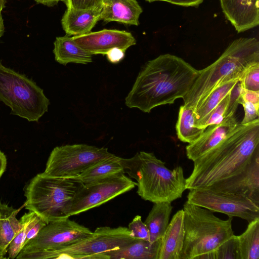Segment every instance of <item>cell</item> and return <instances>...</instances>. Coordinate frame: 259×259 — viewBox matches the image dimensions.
Wrapping results in <instances>:
<instances>
[{
	"label": "cell",
	"mask_w": 259,
	"mask_h": 259,
	"mask_svg": "<svg viewBox=\"0 0 259 259\" xmlns=\"http://www.w3.org/2000/svg\"><path fill=\"white\" fill-rule=\"evenodd\" d=\"M198 73L199 70L179 57L160 55L143 67L125 104L145 113L159 106L174 104L186 96Z\"/></svg>",
	"instance_id": "obj_1"
},
{
	"label": "cell",
	"mask_w": 259,
	"mask_h": 259,
	"mask_svg": "<svg viewBox=\"0 0 259 259\" xmlns=\"http://www.w3.org/2000/svg\"><path fill=\"white\" fill-rule=\"evenodd\" d=\"M259 156V119L238 123L225 139L193 161L186 189H203L241 170Z\"/></svg>",
	"instance_id": "obj_2"
},
{
	"label": "cell",
	"mask_w": 259,
	"mask_h": 259,
	"mask_svg": "<svg viewBox=\"0 0 259 259\" xmlns=\"http://www.w3.org/2000/svg\"><path fill=\"white\" fill-rule=\"evenodd\" d=\"M259 63V42L255 37H240L231 42L214 62L199 70L197 77L183 99L194 112L216 88L232 80L240 79L251 65Z\"/></svg>",
	"instance_id": "obj_3"
},
{
	"label": "cell",
	"mask_w": 259,
	"mask_h": 259,
	"mask_svg": "<svg viewBox=\"0 0 259 259\" xmlns=\"http://www.w3.org/2000/svg\"><path fill=\"white\" fill-rule=\"evenodd\" d=\"M124 173L137 181V193L153 203L180 198L186 189V179L181 166L172 169L152 152L140 151L130 158H120Z\"/></svg>",
	"instance_id": "obj_4"
},
{
	"label": "cell",
	"mask_w": 259,
	"mask_h": 259,
	"mask_svg": "<svg viewBox=\"0 0 259 259\" xmlns=\"http://www.w3.org/2000/svg\"><path fill=\"white\" fill-rule=\"evenodd\" d=\"M183 210L185 236L180 259H199L234 235L231 217L221 220L210 210L187 201Z\"/></svg>",
	"instance_id": "obj_5"
},
{
	"label": "cell",
	"mask_w": 259,
	"mask_h": 259,
	"mask_svg": "<svg viewBox=\"0 0 259 259\" xmlns=\"http://www.w3.org/2000/svg\"><path fill=\"white\" fill-rule=\"evenodd\" d=\"M82 184L72 179L38 174L25 189L24 206L47 224L69 218L73 198Z\"/></svg>",
	"instance_id": "obj_6"
},
{
	"label": "cell",
	"mask_w": 259,
	"mask_h": 259,
	"mask_svg": "<svg viewBox=\"0 0 259 259\" xmlns=\"http://www.w3.org/2000/svg\"><path fill=\"white\" fill-rule=\"evenodd\" d=\"M0 101L11 109L12 114L29 121H38L50 104L42 89L35 82L1 62Z\"/></svg>",
	"instance_id": "obj_7"
},
{
	"label": "cell",
	"mask_w": 259,
	"mask_h": 259,
	"mask_svg": "<svg viewBox=\"0 0 259 259\" xmlns=\"http://www.w3.org/2000/svg\"><path fill=\"white\" fill-rule=\"evenodd\" d=\"M135 239L127 227H98L88 238L57 250L33 254L28 259H108L106 253L118 249Z\"/></svg>",
	"instance_id": "obj_8"
},
{
	"label": "cell",
	"mask_w": 259,
	"mask_h": 259,
	"mask_svg": "<svg viewBox=\"0 0 259 259\" xmlns=\"http://www.w3.org/2000/svg\"><path fill=\"white\" fill-rule=\"evenodd\" d=\"M114 155L107 148L87 144L57 146L51 152L42 174L52 177L71 179Z\"/></svg>",
	"instance_id": "obj_9"
},
{
	"label": "cell",
	"mask_w": 259,
	"mask_h": 259,
	"mask_svg": "<svg viewBox=\"0 0 259 259\" xmlns=\"http://www.w3.org/2000/svg\"><path fill=\"white\" fill-rule=\"evenodd\" d=\"M93 234L89 228L69 218L48 223L22 248L16 258L28 259L31 255L63 248Z\"/></svg>",
	"instance_id": "obj_10"
},
{
	"label": "cell",
	"mask_w": 259,
	"mask_h": 259,
	"mask_svg": "<svg viewBox=\"0 0 259 259\" xmlns=\"http://www.w3.org/2000/svg\"><path fill=\"white\" fill-rule=\"evenodd\" d=\"M137 186L124 174L87 184H82L76 192L69 216L76 215L97 207Z\"/></svg>",
	"instance_id": "obj_11"
},
{
	"label": "cell",
	"mask_w": 259,
	"mask_h": 259,
	"mask_svg": "<svg viewBox=\"0 0 259 259\" xmlns=\"http://www.w3.org/2000/svg\"><path fill=\"white\" fill-rule=\"evenodd\" d=\"M189 190L187 200L188 202L213 212L239 217L248 223L259 218V205L246 197L206 189Z\"/></svg>",
	"instance_id": "obj_12"
},
{
	"label": "cell",
	"mask_w": 259,
	"mask_h": 259,
	"mask_svg": "<svg viewBox=\"0 0 259 259\" xmlns=\"http://www.w3.org/2000/svg\"><path fill=\"white\" fill-rule=\"evenodd\" d=\"M202 189L244 197L259 205V156L238 172Z\"/></svg>",
	"instance_id": "obj_13"
},
{
	"label": "cell",
	"mask_w": 259,
	"mask_h": 259,
	"mask_svg": "<svg viewBox=\"0 0 259 259\" xmlns=\"http://www.w3.org/2000/svg\"><path fill=\"white\" fill-rule=\"evenodd\" d=\"M74 42L92 55H106L114 48L124 51L136 44L132 34L124 30L107 29L72 36Z\"/></svg>",
	"instance_id": "obj_14"
},
{
	"label": "cell",
	"mask_w": 259,
	"mask_h": 259,
	"mask_svg": "<svg viewBox=\"0 0 259 259\" xmlns=\"http://www.w3.org/2000/svg\"><path fill=\"white\" fill-rule=\"evenodd\" d=\"M235 114L225 117L219 123L206 127L201 136L186 147L188 158L194 161L225 139L238 124Z\"/></svg>",
	"instance_id": "obj_15"
},
{
	"label": "cell",
	"mask_w": 259,
	"mask_h": 259,
	"mask_svg": "<svg viewBox=\"0 0 259 259\" xmlns=\"http://www.w3.org/2000/svg\"><path fill=\"white\" fill-rule=\"evenodd\" d=\"M220 1L226 18L238 33L258 25V0Z\"/></svg>",
	"instance_id": "obj_16"
},
{
	"label": "cell",
	"mask_w": 259,
	"mask_h": 259,
	"mask_svg": "<svg viewBox=\"0 0 259 259\" xmlns=\"http://www.w3.org/2000/svg\"><path fill=\"white\" fill-rule=\"evenodd\" d=\"M184 236L183 209L172 216L161 238L158 259H180Z\"/></svg>",
	"instance_id": "obj_17"
},
{
	"label": "cell",
	"mask_w": 259,
	"mask_h": 259,
	"mask_svg": "<svg viewBox=\"0 0 259 259\" xmlns=\"http://www.w3.org/2000/svg\"><path fill=\"white\" fill-rule=\"evenodd\" d=\"M142 12L137 0H104L100 20L138 26Z\"/></svg>",
	"instance_id": "obj_18"
},
{
	"label": "cell",
	"mask_w": 259,
	"mask_h": 259,
	"mask_svg": "<svg viewBox=\"0 0 259 259\" xmlns=\"http://www.w3.org/2000/svg\"><path fill=\"white\" fill-rule=\"evenodd\" d=\"M102 10L67 9L61 19L62 28L66 34L69 36L89 33L97 22L100 20Z\"/></svg>",
	"instance_id": "obj_19"
},
{
	"label": "cell",
	"mask_w": 259,
	"mask_h": 259,
	"mask_svg": "<svg viewBox=\"0 0 259 259\" xmlns=\"http://www.w3.org/2000/svg\"><path fill=\"white\" fill-rule=\"evenodd\" d=\"M53 53L55 60L66 65L70 63L87 64L93 61V55L76 45L72 37L66 35L56 38Z\"/></svg>",
	"instance_id": "obj_20"
},
{
	"label": "cell",
	"mask_w": 259,
	"mask_h": 259,
	"mask_svg": "<svg viewBox=\"0 0 259 259\" xmlns=\"http://www.w3.org/2000/svg\"><path fill=\"white\" fill-rule=\"evenodd\" d=\"M161 239L151 243L136 239L120 248L105 253L108 259H158Z\"/></svg>",
	"instance_id": "obj_21"
},
{
	"label": "cell",
	"mask_w": 259,
	"mask_h": 259,
	"mask_svg": "<svg viewBox=\"0 0 259 259\" xmlns=\"http://www.w3.org/2000/svg\"><path fill=\"white\" fill-rule=\"evenodd\" d=\"M20 209L0 202V258H4L11 242L21 228L16 217Z\"/></svg>",
	"instance_id": "obj_22"
},
{
	"label": "cell",
	"mask_w": 259,
	"mask_h": 259,
	"mask_svg": "<svg viewBox=\"0 0 259 259\" xmlns=\"http://www.w3.org/2000/svg\"><path fill=\"white\" fill-rule=\"evenodd\" d=\"M120 158L114 155L93 165L80 175L71 179L82 184H87L125 174Z\"/></svg>",
	"instance_id": "obj_23"
},
{
	"label": "cell",
	"mask_w": 259,
	"mask_h": 259,
	"mask_svg": "<svg viewBox=\"0 0 259 259\" xmlns=\"http://www.w3.org/2000/svg\"><path fill=\"white\" fill-rule=\"evenodd\" d=\"M172 209L171 202L154 203L144 223L148 228L150 242L153 243L162 237L169 223Z\"/></svg>",
	"instance_id": "obj_24"
},
{
	"label": "cell",
	"mask_w": 259,
	"mask_h": 259,
	"mask_svg": "<svg viewBox=\"0 0 259 259\" xmlns=\"http://www.w3.org/2000/svg\"><path fill=\"white\" fill-rule=\"evenodd\" d=\"M239 80V79H234L221 85L206 98L195 111L196 126L204 128V125L211 113L229 94Z\"/></svg>",
	"instance_id": "obj_25"
},
{
	"label": "cell",
	"mask_w": 259,
	"mask_h": 259,
	"mask_svg": "<svg viewBox=\"0 0 259 259\" xmlns=\"http://www.w3.org/2000/svg\"><path fill=\"white\" fill-rule=\"evenodd\" d=\"M196 116L194 110L188 107H180L176 129L178 138L184 143H191L202 134L204 128L195 125Z\"/></svg>",
	"instance_id": "obj_26"
},
{
	"label": "cell",
	"mask_w": 259,
	"mask_h": 259,
	"mask_svg": "<svg viewBox=\"0 0 259 259\" xmlns=\"http://www.w3.org/2000/svg\"><path fill=\"white\" fill-rule=\"evenodd\" d=\"M237 237L240 259H258L259 218L248 223L246 230Z\"/></svg>",
	"instance_id": "obj_27"
},
{
	"label": "cell",
	"mask_w": 259,
	"mask_h": 259,
	"mask_svg": "<svg viewBox=\"0 0 259 259\" xmlns=\"http://www.w3.org/2000/svg\"><path fill=\"white\" fill-rule=\"evenodd\" d=\"M39 218V216L32 211H29L22 215L19 220L22 225L21 228L8 248L9 258H16L24 246V243L28 231Z\"/></svg>",
	"instance_id": "obj_28"
},
{
	"label": "cell",
	"mask_w": 259,
	"mask_h": 259,
	"mask_svg": "<svg viewBox=\"0 0 259 259\" xmlns=\"http://www.w3.org/2000/svg\"><path fill=\"white\" fill-rule=\"evenodd\" d=\"M199 259H240L237 236L233 235L215 250L201 256Z\"/></svg>",
	"instance_id": "obj_29"
},
{
	"label": "cell",
	"mask_w": 259,
	"mask_h": 259,
	"mask_svg": "<svg viewBox=\"0 0 259 259\" xmlns=\"http://www.w3.org/2000/svg\"><path fill=\"white\" fill-rule=\"evenodd\" d=\"M239 81L242 88L259 91V63L247 68Z\"/></svg>",
	"instance_id": "obj_30"
},
{
	"label": "cell",
	"mask_w": 259,
	"mask_h": 259,
	"mask_svg": "<svg viewBox=\"0 0 259 259\" xmlns=\"http://www.w3.org/2000/svg\"><path fill=\"white\" fill-rule=\"evenodd\" d=\"M128 229L134 238L150 241L148 228L144 222H142L140 215H137L135 217L129 224Z\"/></svg>",
	"instance_id": "obj_31"
},
{
	"label": "cell",
	"mask_w": 259,
	"mask_h": 259,
	"mask_svg": "<svg viewBox=\"0 0 259 259\" xmlns=\"http://www.w3.org/2000/svg\"><path fill=\"white\" fill-rule=\"evenodd\" d=\"M67 9L78 10L102 9L104 0H62Z\"/></svg>",
	"instance_id": "obj_32"
},
{
	"label": "cell",
	"mask_w": 259,
	"mask_h": 259,
	"mask_svg": "<svg viewBox=\"0 0 259 259\" xmlns=\"http://www.w3.org/2000/svg\"><path fill=\"white\" fill-rule=\"evenodd\" d=\"M229 101V94L219 104L211 113L204 128L222 121L225 117V114Z\"/></svg>",
	"instance_id": "obj_33"
},
{
	"label": "cell",
	"mask_w": 259,
	"mask_h": 259,
	"mask_svg": "<svg viewBox=\"0 0 259 259\" xmlns=\"http://www.w3.org/2000/svg\"><path fill=\"white\" fill-rule=\"evenodd\" d=\"M241 85L239 81L229 93V101L225 117L235 114L240 98Z\"/></svg>",
	"instance_id": "obj_34"
},
{
	"label": "cell",
	"mask_w": 259,
	"mask_h": 259,
	"mask_svg": "<svg viewBox=\"0 0 259 259\" xmlns=\"http://www.w3.org/2000/svg\"><path fill=\"white\" fill-rule=\"evenodd\" d=\"M239 104L242 105L244 111V116L241 124H246L258 118L259 104H254L242 100L239 101Z\"/></svg>",
	"instance_id": "obj_35"
},
{
	"label": "cell",
	"mask_w": 259,
	"mask_h": 259,
	"mask_svg": "<svg viewBox=\"0 0 259 259\" xmlns=\"http://www.w3.org/2000/svg\"><path fill=\"white\" fill-rule=\"evenodd\" d=\"M240 100L250 102L254 104H259V91L247 90L242 88Z\"/></svg>",
	"instance_id": "obj_36"
},
{
	"label": "cell",
	"mask_w": 259,
	"mask_h": 259,
	"mask_svg": "<svg viewBox=\"0 0 259 259\" xmlns=\"http://www.w3.org/2000/svg\"><path fill=\"white\" fill-rule=\"evenodd\" d=\"M125 52L124 50L114 48L110 50L106 54L107 60L111 63L117 64L122 61L124 58Z\"/></svg>",
	"instance_id": "obj_37"
},
{
	"label": "cell",
	"mask_w": 259,
	"mask_h": 259,
	"mask_svg": "<svg viewBox=\"0 0 259 259\" xmlns=\"http://www.w3.org/2000/svg\"><path fill=\"white\" fill-rule=\"evenodd\" d=\"M47 224V223L40 218L28 231L24 243V246L29 241L34 238Z\"/></svg>",
	"instance_id": "obj_38"
},
{
	"label": "cell",
	"mask_w": 259,
	"mask_h": 259,
	"mask_svg": "<svg viewBox=\"0 0 259 259\" xmlns=\"http://www.w3.org/2000/svg\"><path fill=\"white\" fill-rule=\"evenodd\" d=\"M149 3L156 1L167 2L174 5L183 7H196L201 4L204 0H145Z\"/></svg>",
	"instance_id": "obj_39"
},
{
	"label": "cell",
	"mask_w": 259,
	"mask_h": 259,
	"mask_svg": "<svg viewBox=\"0 0 259 259\" xmlns=\"http://www.w3.org/2000/svg\"><path fill=\"white\" fill-rule=\"evenodd\" d=\"M7 158L5 154L0 150V179L7 166Z\"/></svg>",
	"instance_id": "obj_40"
},
{
	"label": "cell",
	"mask_w": 259,
	"mask_h": 259,
	"mask_svg": "<svg viewBox=\"0 0 259 259\" xmlns=\"http://www.w3.org/2000/svg\"><path fill=\"white\" fill-rule=\"evenodd\" d=\"M62 0H34L38 4L51 7L57 5Z\"/></svg>",
	"instance_id": "obj_41"
},
{
	"label": "cell",
	"mask_w": 259,
	"mask_h": 259,
	"mask_svg": "<svg viewBox=\"0 0 259 259\" xmlns=\"http://www.w3.org/2000/svg\"><path fill=\"white\" fill-rule=\"evenodd\" d=\"M5 32V26L4 19L3 18L1 13H0V37H1Z\"/></svg>",
	"instance_id": "obj_42"
},
{
	"label": "cell",
	"mask_w": 259,
	"mask_h": 259,
	"mask_svg": "<svg viewBox=\"0 0 259 259\" xmlns=\"http://www.w3.org/2000/svg\"><path fill=\"white\" fill-rule=\"evenodd\" d=\"M7 0H0V13L6 8Z\"/></svg>",
	"instance_id": "obj_43"
}]
</instances>
